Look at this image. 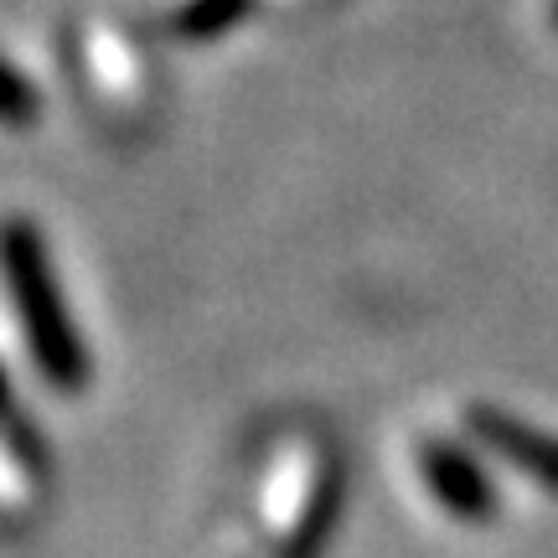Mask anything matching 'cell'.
<instances>
[{"instance_id": "1", "label": "cell", "mask_w": 558, "mask_h": 558, "mask_svg": "<svg viewBox=\"0 0 558 558\" xmlns=\"http://www.w3.org/2000/svg\"><path fill=\"white\" fill-rule=\"evenodd\" d=\"M0 269H5L11 305H16L21 331H26V347H32V362L41 367V378L52 388H78L88 362H83V347L73 337V320H68L58 284L47 275L37 233L26 222H11L0 233Z\"/></svg>"}, {"instance_id": "2", "label": "cell", "mask_w": 558, "mask_h": 558, "mask_svg": "<svg viewBox=\"0 0 558 558\" xmlns=\"http://www.w3.org/2000/svg\"><path fill=\"white\" fill-rule=\"evenodd\" d=\"M331 512V471L316 450H290V460L264 481V527L275 533L284 558H305L316 548Z\"/></svg>"}, {"instance_id": "3", "label": "cell", "mask_w": 558, "mask_h": 558, "mask_svg": "<svg viewBox=\"0 0 558 558\" xmlns=\"http://www.w3.org/2000/svg\"><path fill=\"white\" fill-rule=\"evenodd\" d=\"M418 471L429 481V492H435L456 518L476 522V518H492V512H497V492H492L486 471H481L471 456H460L456 445H424V450H418Z\"/></svg>"}, {"instance_id": "4", "label": "cell", "mask_w": 558, "mask_h": 558, "mask_svg": "<svg viewBox=\"0 0 558 558\" xmlns=\"http://www.w3.org/2000/svg\"><path fill=\"white\" fill-rule=\"evenodd\" d=\"M471 435L486 439L507 465H518V471H527L533 481H543V486H554L558 492V439L527 429V424H518V418L492 414V409H476V414H471Z\"/></svg>"}, {"instance_id": "5", "label": "cell", "mask_w": 558, "mask_h": 558, "mask_svg": "<svg viewBox=\"0 0 558 558\" xmlns=\"http://www.w3.org/2000/svg\"><path fill=\"white\" fill-rule=\"evenodd\" d=\"M248 11V0H186V11H181V32L186 37H213L222 26H233V21Z\"/></svg>"}, {"instance_id": "6", "label": "cell", "mask_w": 558, "mask_h": 558, "mask_svg": "<svg viewBox=\"0 0 558 558\" xmlns=\"http://www.w3.org/2000/svg\"><path fill=\"white\" fill-rule=\"evenodd\" d=\"M37 114V99H32V83L21 78L16 68L0 62V124H26Z\"/></svg>"}, {"instance_id": "7", "label": "cell", "mask_w": 558, "mask_h": 558, "mask_svg": "<svg viewBox=\"0 0 558 558\" xmlns=\"http://www.w3.org/2000/svg\"><path fill=\"white\" fill-rule=\"evenodd\" d=\"M0 399H5V383H0Z\"/></svg>"}]
</instances>
